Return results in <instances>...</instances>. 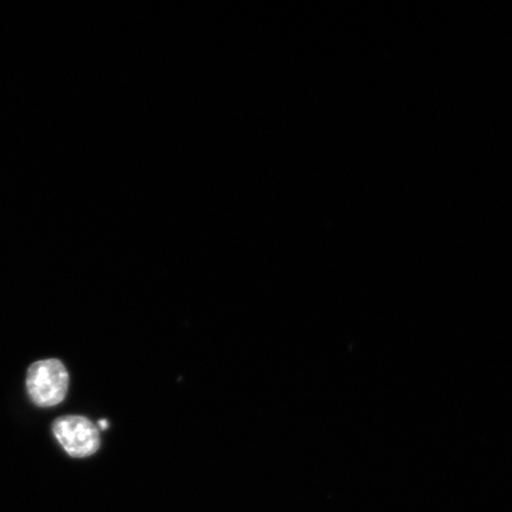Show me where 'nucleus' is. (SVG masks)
Instances as JSON below:
<instances>
[{
	"mask_svg": "<svg viewBox=\"0 0 512 512\" xmlns=\"http://www.w3.org/2000/svg\"><path fill=\"white\" fill-rule=\"evenodd\" d=\"M68 383V371L59 360L38 361L28 370V393L40 407L59 405L66 398Z\"/></svg>",
	"mask_w": 512,
	"mask_h": 512,
	"instance_id": "nucleus-1",
	"label": "nucleus"
},
{
	"mask_svg": "<svg viewBox=\"0 0 512 512\" xmlns=\"http://www.w3.org/2000/svg\"><path fill=\"white\" fill-rule=\"evenodd\" d=\"M57 440L69 456L83 458L92 456L100 447L98 428L83 416H62L53 425Z\"/></svg>",
	"mask_w": 512,
	"mask_h": 512,
	"instance_id": "nucleus-2",
	"label": "nucleus"
},
{
	"mask_svg": "<svg viewBox=\"0 0 512 512\" xmlns=\"http://www.w3.org/2000/svg\"><path fill=\"white\" fill-rule=\"evenodd\" d=\"M99 425L102 428V430H106V428L108 427V422L106 420H101L99 422Z\"/></svg>",
	"mask_w": 512,
	"mask_h": 512,
	"instance_id": "nucleus-3",
	"label": "nucleus"
}]
</instances>
